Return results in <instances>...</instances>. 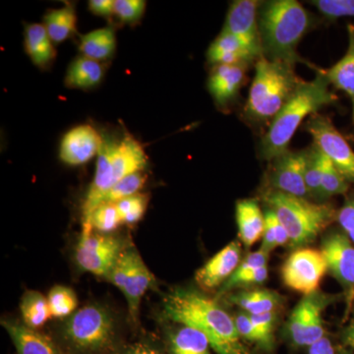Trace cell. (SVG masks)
<instances>
[{"label":"cell","instance_id":"29","mask_svg":"<svg viewBox=\"0 0 354 354\" xmlns=\"http://www.w3.org/2000/svg\"><path fill=\"white\" fill-rule=\"evenodd\" d=\"M23 323L31 329L39 330L53 317L48 297L36 290H27L20 300Z\"/></svg>","mask_w":354,"mask_h":354},{"label":"cell","instance_id":"46","mask_svg":"<svg viewBox=\"0 0 354 354\" xmlns=\"http://www.w3.org/2000/svg\"><path fill=\"white\" fill-rule=\"evenodd\" d=\"M122 354H162L158 349L153 348V346H149V344H135L134 346H130L129 348L127 349Z\"/></svg>","mask_w":354,"mask_h":354},{"label":"cell","instance_id":"25","mask_svg":"<svg viewBox=\"0 0 354 354\" xmlns=\"http://www.w3.org/2000/svg\"><path fill=\"white\" fill-rule=\"evenodd\" d=\"M169 354H212L206 335L194 328L179 325L167 335Z\"/></svg>","mask_w":354,"mask_h":354},{"label":"cell","instance_id":"26","mask_svg":"<svg viewBox=\"0 0 354 354\" xmlns=\"http://www.w3.org/2000/svg\"><path fill=\"white\" fill-rule=\"evenodd\" d=\"M115 48V32L111 27L100 28L83 35L79 44L83 57L99 62L113 57Z\"/></svg>","mask_w":354,"mask_h":354},{"label":"cell","instance_id":"34","mask_svg":"<svg viewBox=\"0 0 354 354\" xmlns=\"http://www.w3.org/2000/svg\"><path fill=\"white\" fill-rule=\"evenodd\" d=\"M261 250L271 253L278 246L290 243V237L283 223L272 209L265 213V230Z\"/></svg>","mask_w":354,"mask_h":354},{"label":"cell","instance_id":"6","mask_svg":"<svg viewBox=\"0 0 354 354\" xmlns=\"http://www.w3.org/2000/svg\"><path fill=\"white\" fill-rule=\"evenodd\" d=\"M264 200L286 227L290 246L297 250L315 241L337 216L332 205L311 202L278 191L270 190Z\"/></svg>","mask_w":354,"mask_h":354},{"label":"cell","instance_id":"22","mask_svg":"<svg viewBox=\"0 0 354 354\" xmlns=\"http://www.w3.org/2000/svg\"><path fill=\"white\" fill-rule=\"evenodd\" d=\"M24 46L32 64L39 68L44 69L50 66L57 57L55 44L44 24L34 23L26 26Z\"/></svg>","mask_w":354,"mask_h":354},{"label":"cell","instance_id":"27","mask_svg":"<svg viewBox=\"0 0 354 354\" xmlns=\"http://www.w3.org/2000/svg\"><path fill=\"white\" fill-rule=\"evenodd\" d=\"M228 299L249 315L276 312L281 305V297L278 293L268 290L241 291L230 295Z\"/></svg>","mask_w":354,"mask_h":354},{"label":"cell","instance_id":"13","mask_svg":"<svg viewBox=\"0 0 354 354\" xmlns=\"http://www.w3.org/2000/svg\"><path fill=\"white\" fill-rule=\"evenodd\" d=\"M308 150L288 152L272 160L270 181L272 190L291 196L309 199L305 172Z\"/></svg>","mask_w":354,"mask_h":354},{"label":"cell","instance_id":"40","mask_svg":"<svg viewBox=\"0 0 354 354\" xmlns=\"http://www.w3.org/2000/svg\"><path fill=\"white\" fill-rule=\"evenodd\" d=\"M268 279V268H260L255 271L244 272V274H234L221 286L220 295H225L235 288L260 285L265 283Z\"/></svg>","mask_w":354,"mask_h":354},{"label":"cell","instance_id":"9","mask_svg":"<svg viewBox=\"0 0 354 354\" xmlns=\"http://www.w3.org/2000/svg\"><path fill=\"white\" fill-rule=\"evenodd\" d=\"M333 295L316 292L304 295L291 312L288 319V335L297 346H311L325 337L323 312L335 301Z\"/></svg>","mask_w":354,"mask_h":354},{"label":"cell","instance_id":"16","mask_svg":"<svg viewBox=\"0 0 354 354\" xmlns=\"http://www.w3.org/2000/svg\"><path fill=\"white\" fill-rule=\"evenodd\" d=\"M241 247L237 241L230 242L196 272L195 279L204 290L221 286L236 271L241 264Z\"/></svg>","mask_w":354,"mask_h":354},{"label":"cell","instance_id":"47","mask_svg":"<svg viewBox=\"0 0 354 354\" xmlns=\"http://www.w3.org/2000/svg\"><path fill=\"white\" fill-rule=\"evenodd\" d=\"M339 354H353V353H349V351H346V349H341V351H339Z\"/></svg>","mask_w":354,"mask_h":354},{"label":"cell","instance_id":"28","mask_svg":"<svg viewBox=\"0 0 354 354\" xmlns=\"http://www.w3.org/2000/svg\"><path fill=\"white\" fill-rule=\"evenodd\" d=\"M44 26L53 43L66 41L77 29L75 8L71 4H65L62 8L50 9L44 14Z\"/></svg>","mask_w":354,"mask_h":354},{"label":"cell","instance_id":"44","mask_svg":"<svg viewBox=\"0 0 354 354\" xmlns=\"http://www.w3.org/2000/svg\"><path fill=\"white\" fill-rule=\"evenodd\" d=\"M308 354H335V351L332 342L325 337L309 346Z\"/></svg>","mask_w":354,"mask_h":354},{"label":"cell","instance_id":"23","mask_svg":"<svg viewBox=\"0 0 354 354\" xmlns=\"http://www.w3.org/2000/svg\"><path fill=\"white\" fill-rule=\"evenodd\" d=\"M104 75L102 62L81 55L69 64L64 83L69 88L90 90L101 84Z\"/></svg>","mask_w":354,"mask_h":354},{"label":"cell","instance_id":"37","mask_svg":"<svg viewBox=\"0 0 354 354\" xmlns=\"http://www.w3.org/2000/svg\"><path fill=\"white\" fill-rule=\"evenodd\" d=\"M146 6L144 0H114V15L124 24L135 25L143 17Z\"/></svg>","mask_w":354,"mask_h":354},{"label":"cell","instance_id":"12","mask_svg":"<svg viewBox=\"0 0 354 354\" xmlns=\"http://www.w3.org/2000/svg\"><path fill=\"white\" fill-rule=\"evenodd\" d=\"M330 272L342 286L346 299V316L354 305V245L344 232H330L321 246Z\"/></svg>","mask_w":354,"mask_h":354},{"label":"cell","instance_id":"45","mask_svg":"<svg viewBox=\"0 0 354 354\" xmlns=\"http://www.w3.org/2000/svg\"><path fill=\"white\" fill-rule=\"evenodd\" d=\"M342 339L344 346H348L354 351V305L353 312H351V319L342 330Z\"/></svg>","mask_w":354,"mask_h":354},{"label":"cell","instance_id":"36","mask_svg":"<svg viewBox=\"0 0 354 354\" xmlns=\"http://www.w3.org/2000/svg\"><path fill=\"white\" fill-rule=\"evenodd\" d=\"M149 196L143 193L133 195L116 203L121 221L125 225H134L145 215Z\"/></svg>","mask_w":354,"mask_h":354},{"label":"cell","instance_id":"41","mask_svg":"<svg viewBox=\"0 0 354 354\" xmlns=\"http://www.w3.org/2000/svg\"><path fill=\"white\" fill-rule=\"evenodd\" d=\"M337 220L354 245V193L346 198L344 206L337 212Z\"/></svg>","mask_w":354,"mask_h":354},{"label":"cell","instance_id":"2","mask_svg":"<svg viewBox=\"0 0 354 354\" xmlns=\"http://www.w3.org/2000/svg\"><path fill=\"white\" fill-rule=\"evenodd\" d=\"M330 81L320 69L315 78L299 84L283 109L274 116L261 144V155L272 160L288 152L291 140L307 116L335 104L337 97L330 90Z\"/></svg>","mask_w":354,"mask_h":354},{"label":"cell","instance_id":"11","mask_svg":"<svg viewBox=\"0 0 354 354\" xmlns=\"http://www.w3.org/2000/svg\"><path fill=\"white\" fill-rule=\"evenodd\" d=\"M327 272V262L322 251L300 248L291 254L283 265L281 278L290 290L309 295L318 291Z\"/></svg>","mask_w":354,"mask_h":354},{"label":"cell","instance_id":"32","mask_svg":"<svg viewBox=\"0 0 354 354\" xmlns=\"http://www.w3.org/2000/svg\"><path fill=\"white\" fill-rule=\"evenodd\" d=\"M51 315L55 318H68L78 306L75 291L65 286H55L48 295Z\"/></svg>","mask_w":354,"mask_h":354},{"label":"cell","instance_id":"4","mask_svg":"<svg viewBox=\"0 0 354 354\" xmlns=\"http://www.w3.org/2000/svg\"><path fill=\"white\" fill-rule=\"evenodd\" d=\"M59 342L67 354H108L118 344V321L108 307L86 305L62 324Z\"/></svg>","mask_w":354,"mask_h":354},{"label":"cell","instance_id":"14","mask_svg":"<svg viewBox=\"0 0 354 354\" xmlns=\"http://www.w3.org/2000/svg\"><path fill=\"white\" fill-rule=\"evenodd\" d=\"M260 2L256 0H237L230 4L223 32L234 35L248 44L263 57L259 29Z\"/></svg>","mask_w":354,"mask_h":354},{"label":"cell","instance_id":"24","mask_svg":"<svg viewBox=\"0 0 354 354\" xmlns=\"http://www.w3.org/2000/svg\"><path fill=\"white\" fill-rule=\"evenodd\" d=\"M348 48L344 57L326 70L328 80L339 90L344 91L348 95L353 106L354 121V26H348Z\"/></svg>","mask_w":354,"mask_h":354},{"label":"cell","instance_id":"5","mask_svg":"<svg viewBox=\"0 0 354 354\" xmlns=\"http://www.w3.org/2000/svg\"><path fill=\"white\" fill-rule=\"evenodd\" d=\"M301 82L295 65L260 57L244 109L247 118L259 122L274 120Z\"/></svg>","mask_w":354,"mask_h":354},{"label":"cell","instance_id":"33","mask_svg":"<svg viewBox=\"0 0 354 354\" xmlns=\"http://www.w3.org/2000/svg\"><path fill=\"white\" fill-rule=\"evenodd\" d=\"M308 150L307 157L306 172H305V181H306L307 191L309 198L316 202H322V192H321V178L323 171V153L315 145Z\"/></svg>","mask_w":354,"mask_h":354},{"label":"cell","instance_id":"8","mask_svg":"<svg viewBox=\"0 0 354 354\" xmlns=\"http://www.w3.org/2000/svg\"><path fill=\"white\" fill-rule=\"evenodd\" d=\"M127 244L113 234H102L83 225L75 248V261L82 271L106 279Z\"/></svg>","mask_w":354,"mask_h":354},{"label":"cell","instance_id":"7","mask_svg":"<svg viewBox=\"0 0 354 354\" xmlns=\"http://www.w3.org/2000/svg\"><path fill=\"white\" fill-rule=\"evenodd\" d=\"M106 279L124 295L129 315L137 321L142 298L155 286L156 278L134 246L127 244Z\"/></svg>","mask_w":354,"mask_h":354},{"label":"cell","instance_id":"3","mask_svg":"<svg viewBox=\"0 0 354 354\" xmlns=\"http://www.w3.org/2000/svg\"><path fill=\"white\" fill-rule=\"evenodd\" d=\"M312 24V16L295 0H272L261 4L259 29L263 53H267L270 59L291 65H310L299 57L297 46Z\"/></svg>","mask_w":354,"mask_h":354},{"label":"cell","instance_id":"17","mask_svg":"<svg viewBox=\"0 0 354 354\" xmlns=\"http://www.w3.org/2000/svg\"><path fill=\"white\" fill-rule=\"evenodd\" d=\"M148 164L149 158L144 147L131 135H127L116 146L111 164V185H115L131 174L143 171Z\"/></svg>","mask_w":354,"mask_h":354},{"label":"cell","instance_id":"18","mask_svg":"<svg viewBox=\"0 0 354 354\" xmlns=\"http://www.w3.org/2000/svg\"><path fill=\"white\" fill-rule=\"evenodd\" d=\"M17 354H64L62 348L48 335L27 327L24 323L2 320Z\"/></svg>","mask_w":354,"mask_h":354},{"label":"cell","instance_id":"35","mask_svg":"<svg viewBox=\"0 0 354 354\" xmlns=\"http://www.w3.org/2000/svg\"><path fill=\"white\" fill-rule=\"evenodd\" d=\"M147 176L143 172H137L131 176L125 177L120 183L113 186L102 198L100 205L104 203H113L116 204L133 195L138 194L142 188L145 185Z\"/></svg>","mask_w":354,"mask_h":354},{"label":"cell","instance_id":"30","mask_svg":"<svg viewBox=\"0 0 354 354\" xmlns=\"http://www.w3.org/2000/svg\"><path fill=\"white\" fill-rule=\"evenodd\" d=\"M122 223L118 206L113 203H104L92 212L83 225H88L95 232L102 234H111Z\"/></svg>","mask_w":354,"mask_h":354},{"label":"cell","instance_id":"20","mask_svg":"<svg viewBox=\"0 0 354 354\" xmlns=\"http://www.w3.org/2000/svg\"><path fill=\"white\" fill-rule=\"evenodd\" d=\"M207 57L209 64L216 65L247 64L252 60L259 59L258 53L234 35L221 31L215 41L209 46Z\"/></svg>","mask_w":354,"mask_h":354},{"label":"cell","instance_id":"10","mask_svg":"<svg viewBox=\"0 0 354 354\" xmlns=\"http://www.w3.org/2000/svg\"><path fill=\"white\" fill-rule=\"evenodd\" d=\"M305 129L313 138L314 145L329 158L349 183H354V151L332 120L316 113L310 116Z\"/></svg>","mask_w":354,"mask_h":354},{"label":"cell","instance_id":"15","mask_svg":"<svg viewBox=\"0 0 354 354\" xmlns=\"http://www.w3.org/2000/svg\"><path fill=\"white\" fill-rule=\"evenodd\" d=\"M104 140L92 125L81 124L72 128L60 142V160L71 167L87 164L99 155Z\"/></svg>","mask_w":354,"mask_h":354},{"label":"cell","instance_id":"39","mask_svg":"<svg viewBox=\"0 0 354 354\" xmlns=\"http://www.w3.org/2000/svg\"><path fill=\"white\" fill-rule=\"evenodd\" d=\"M235 325H236L237 332L241 335V339L246 341L255 342L260 348L265 351H271L274 346L265 339L264 335L261 334L259 330L255 327L250 316L247 313L237 314L234 318Z\"/></svg>","mask_w":354,"mask_h":354},{"label":"cell","instance_id":"43","mask_svg":"<svg viewBox=\"0 0 354 354\" xmlns=\"http://www.w3.org/2000/svg\"><path fill=\"white\" fill-rule=\"evenodd\" d=\"M88 10L102 17L114 15V0H91L88 3Z\"/></svg>","mask_w":354,"mask_h":354},{"label":"cell","instance_id":"38","mask_svg":"<svg viewBox=\"0 0 354 354\" xmlns=\"http://www.w3.org/2000/svg\"><path fill=\"white\" fill-rule=\"evenodd\" d=\"M310 3L329 19L354 17V0H314Z\"/></svg>","mask_w":354,"mask_h":354},{"label":"cell","instance_id":"1","mask_svg":"<svg viewBox=\"0 0 354 354\" xmlns=\"http://www.w3.org/2000/svg\"><path fill=\"white\" fill-rule=\"evenodd\" d=\"M165 318L199 330L218 354H253L241 341L234 318L215 299L192 288L172 290L162 300Z\"/></svg>","mask_w":354,"mask_h":354},{"label":"cell","instance_id":"21","mask_svg":"<svg viewBox=\"0 0 354 354\" xmlns=\"http://www.w3.org/2000/svg\"><path fill=\"white\" fill-rule=\"evenodd\" d=\"M239 236L246 247H251L263 236L265 215L253 199L239 200L235 207Z\"/></svg>","mask_w":354,"mask_h":354},{"label":"cell","instance_id":"42","mask_svg":"<svg viewBox=\"0 0 354 354\" xmlns=\"http://www.w3.org/2000/svg\"><path fill=\"white\" fill-rule=\"evenodd\" d=\"M249 316H250L254 325L259 330L261 334L264 335L265 339L274 346V330L277 322L276 312Z\"/></svg>","mask_w":354,"mask_h":354},{"label":"cell","instance_id":"31","mask_svg":"<svg viewBox=\"0 0 354 354\" xmlns=\"http://www.w3.org/2000/svg\"><path fill=\"white\" fill-rule=\"evenodd\" d=\"M348 189L349 183L346 177L342 176V172L323 153V171L321 178L322 202L337 195L346 194Z\"/></svg>","mask_w":354,"mask_h":354},{"label":"cell","instance_id":"19","mask_svg":"<svg viewBox=\"0 0 354 354\" xmlns=\"http://www.w3.org/2000/svg\"><path fill=\"white\" fill-rule=\"evenodd\" d=\"M247 64L216 65L208 80L209 94L218 106L235 99L245 79Z\"/></svg>","mask_w":354,"mask_h":354}]
</instances>
